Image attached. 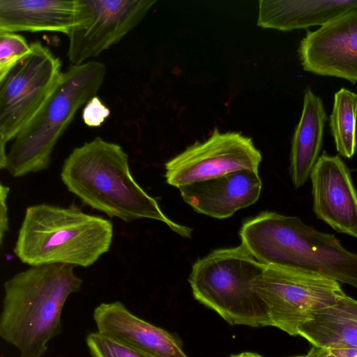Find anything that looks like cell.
Segmentation results:
<instances>
[{
  "instance_id": "1",
  "label": "cell",
  "mask_w": 357,
  "mask_h": 357,
  "mask_svg": "<svg viewBox=\"0 0 357 357\" xmlns=\"http://www.w3.org/2000/svg\"><path fill=\"white\" fill-rule=\"evenodd\" d=\"M61 178L84 204L109 217L126 222L153 219L182 237L192 236V228L169 219L156 199L136 182L128 156L119 144L96 137L74 149L63 162Z\"/></svg>"
},
{
  "instance_id": "2",
  "label": "cell",
  "mask_w": 357,
  "mask_h": 357,
  "mask_svg": "<svg viewBox=\"0 0 357 357\" xmlns=\"http://www.w3.org/2000/svg\"><path fill=\"white\" fill-rule=\"evenodd\" d=\"M73 269L62 264L34 266L4 282L0 336L20 357H43L47 343L61 333L63 306L82 284Z\"/></svg>"
},
{
  "instance_id": "3",
  "label": "cell",
  "mask_w": 357,
  "mask_h": 357,
  "mask_svg": "<svg viewBox=\"0 0 357 357\" xmlns=\"http://www.w3.org/2000/svg\"><path fill=\"white\" fill-rule=\"evenodd\" d=\"M112 223L83 212L75 204L28 207L14 252L31 266L62 264L88 267L110 248Z\"/></svg>"
},
{
  "instance_id": "4",
  "label": "cell",
  "mask_w": 357,
  "mask_h": 357,
  "mask_svg": "<svg viewBox=\"0 0 357 357\" xmlns=\"http://www.w3.org/2000/svg\"><path fill=\"white\" fill-rule=\"evenodd\" d=\"M105 74V64L96 61L63 72L49 98L13 139L3 169L14 177L46 169L58 140L77 111L96 96Z\"/></svg>"
},
{
  "instance_id": "5",
  "label": "cell",
  "mask_w": 357,
  "mask_h": 357,
  "mask_svg": "<svg viewBox=\"0 0 357 357\" xmlns=\"http://www.w3.org/2000/svg\"><path fill=\"white\" fill-rule=\"evenodd\" d=\"M265 266L241 244L219 248L193 264L188 282L194 298L229 324L266 326L265 305L252 287Z\"/></svg>"
},
{
  "instance_id": "6",
  "label": "cell",
  "mask_w": 357,
  "mask_h": 357,
  "mask_svg": "<svg viewBox=\"0 0 357 357\" xmlns=\"http://www.w3.org/2000/svg\"><path fill=\"white\" fill-rule=\"evenodd\" d=\"M252 287L265 305L269 326L293 336L312 314L345 295L333 278L291 266H266Z\"/></svg>"
},
{
  "instance_id": "7",
  "label": "cell",
  "mask_w": 357,
  "mask_h": 357,
  "mask_svg": "<svg viewBox=\"0 0 357 357\" xmlns=\"http://www.w3.org/2000/svg\"><path fill=\"white\" fill-rule=\"evenodd\" d=\"M31 53L0 82V167L3 169L6 144L15 138L49 98L63 73L52 51L36 41Z\"/></svg>"
},
{
  "instance_id": "8",
  "label": "cell",
  "mask_w": 357,
  "mask_h": 357,
  "mask_svg": "<svg viewBox=\"0 0 357 357\" xmlns=\"http://www.w3.org/2000/svg\"><path fill=\"white\" fill-rule=\"evenodd\" d=\"M155 0H77L75 24L67 35L73 66L98 56L119 43L144 17Z\"/></svg>"
},
{
  "instance_id": "9",
  "label": "cell",
  "mask_w": 357,
  "mask_h": 357,
  "mask_svg": "<svg viewBox=\"0 0 357 357\" xmlns=\"http://www.w3.org/2000/svg\"><path fill=\"white\" fill-rule=\"evenodd\" d=\"M261 159L251 138L215 128L205 141L196 142L167 161L165 176L169 185L179 188L242 169L259 172Z\"/></svg>"
},
{
  "instance_id": "10",
  "label": "cell",
  "mask_w": 357,
  "mask_h": 357,
  "mask_svg": "<svg viewBox=\"0 0 357 357\" xmlns=\"http://www.w3.org/2000/svg\"><path fill=\"white\" fill-rule=\"evenodd\" d=\"M298 53L305 71L357 83V3L318 29L307 31Z\"/></svg>"
},
{
  "instance_id": "11",
  "label": "cell",
  "mask_w": 357,
  "mask_h": 357,
  "mask_svg": "<svg viewBox=\"0 0 357 357\" xmlns=\"http://www.w3.org/2000/svg\"><path fill=\"white\" fill-rule=\"evenodd\" d=\"M310 178L317 218L336 231L357 238V192L342 159L324 151Z\"/></svg>"
},
{
  "instance_id": "12",
  "label": "cell",
  "mask_w": 357,
  "mask_h": 357,
  "mask_svg": "<svg viewBox=\"0 0 357 357\" xmlns=\"http://www.w3.org/2000/svg\"><path fill=\"white\" fill-rule=\"evenodd\" d=\"M97 332L151 357H188L176 336L129 311L120 301L102 303L93 314Z\"/></svg>"
},
{
  "instance_id": "13",
  "label": "cell",
  "mask_w": 357,
  "mask_h": 357,
  "mask_svg": "<svg viewBox=\"0 0 357 357\" xmlns=\"http://www.w3.org/2000/svg\"><path fill=\"white\" fill-rule=\"evenodd\" d=\"M262 182L259 172L242 169L178 188L183 201L196 212L225 219L259 199Z\"/></svg>"
},
{
  "instance_id": "14",
  "label": "cell",
  "mask_w": 357,
  "mask_h": 357,
  "mask_svg": "<svg viewBox=\"0 0 357 357\" xmlns=\"http://www.w3.org/2000/svg\"><path fill=\"white\" fill-rule=\"evenodd\" d=\"M291 266L316 271L357 289V254L344 248L335 235L302 220Z\"/></svg>"
},
{
  "instance_id": "15",
  "label": "cell",
  "mask_w": 357,
  "mask_h": 357,
  "mask_svg": "<svg viewBox=\"0 0 357 357\" xmlns=\"http://www.w3.org/2000/svg\"><path fill=\"white\" fill-rule=\"evenodd\" d=\"M77 0H0V31H55L68 35Z\"/></svg>"
},
{
  "instance_id": "16",
  "label": "cell",
  "mask_w": 357,
  "mask_h": 357,
  "mask_svg": "<svg viewBox=\"0 0 357 357\" xmlns=\"http://www.w3.org/2000/svg\"><path fill=\"white\" fill-rule=\"evenodd\" d=\"M327 115L322 100L307 87L291 140L289 174L296 189L310 178L321 150Z\"/></svg>"
},
{
  "instance_id": "17",
  "label": "cell",
  "mask_w": 357,
  "mask_h": 357,
  "mask_svg": "<svg viewBox=\"0 0 357 357\" xmlns=\"http://www.w3.org/2000/svg\"><path fill=\"white\" fill-rule=\"evenodd\" d=\"M356 3L357 0H261L257 25L283 31L321 26Z\"/></svg>"
},
{
  "instance_id": "18",
  "label": "cell",
  "mask_w": 357,
  "mask_h": 357,
  "mask_svg": "<svg viewBox=\"0 0 357 357\" xmlns=\"http://www.w3.org/2000/svg\"><path fill=\"white\" fill-rule=\"evenodd\" d=\"M298 333L312 345L357 349V301L345 294L335 304L312 314Z\"/></svg>"
},
{
  "instance_id": "19",
  "label": "cell",
  "mask_w": 357,
  "mask_h": 357,
  "mask_svg": "<svg viewBox=\"0 0 357 357\" xmlns=\"http://www.w3.org/2000/svg\"><path fill=\"white\" fill-rule=\"evenodd\" d=\"M357 93L341 88L334 95L329 126L339 155L351 158L357 149Z\"/></svg>"
},
{
  "instance_id": "20",
  "label": "cell",
  "mask_w": 357,
  "mask_h": 357,
  "mask_svg": "<svg viewBox=\"0 0 357 357\" xmlns=\"http://www.w3.org/2000/svg\"><path fill=\"white\" fill-rule=\"evenodd\" d=\"M31 51L22 36L0 31V82Z\"/></svg>"
},
{
  "instance_id": "21",
  "label": "cell",
  "mask_w": 357,
  "mask_h": 357,
  "mask_svg": "<svg viewBox=\"0 0 357 357\" xmlns=\"http://www.w3.org/2000/svg\"><path fill=\"white\" fill-rule=\"evenodd\" d=\"M86 343L91 357H151L97 331L86 335Z\"/></svg>"
},
{
  "instance_id": "22",
  "label": "cell",
  "mask_w": 357,
  "mask_h": 357,
  "mask_svg": "<svg viewBox=\"0 0 357 357\" xmlns=\"http://www.w3.org/2000/svg\"><path fill=\"white\" fill-rule=\"evenodd\" d=\"M109 114V108L99 98L94 96L84 105L82 119L84 123L89 127H99Z\"/></svg>"
},
{
  "instance_id": "23",
  "label": "cell",
  "mask_w": 357,
  "mask_h": 357,
  "mask_svg": "<svg viewBox=\"0 0 357 357\" xmlns=\"http://www.w3.org/2000/svg\"><path fill=\"white\" fill-rule=\"evenodd\" d=\"M10 188L0 185V242L3 243L4 234L8 231V207L6 200L9 193Z\"/></svg>"
},
{
  "instance_id": "24",
  "label": "cell",
  "mask_w": 357,
  "mask_h": 357,
  "mask_svg": "<svg viewBox=\"0 0 357 357\" xmlns=\"http://www.w3.org/2000/svg\"><path fill=\"white\" fill-rule=\"evenodd\" d=\"M305 357H337L331 349L313 345Z\"/></svg>"
},
{
  "instance_id": "25",
  "label": "cell",
  "mask_w": 357,
  "mask_h": 357,
  "mask_svg": "<svg viewBox=\"0 0 357 357\" xmlns=\"http://www.w3.org/2000/svg\"><path fill=\"white\" fill-rule=\"evenodd\" d=\"M229 357H263L262 356L253 352H242L238 354H232Z\"/></svg>"
},
{
  "instance_id": "26",
  "label": "cell",
  "mask_w": 357,
  "mask_h": 357,
  "mask_svg": "<svg viewBox=\"0 0 357 357\" xmlns=\"http://www.w3.org/2000/svg\"><path fill=\"white\" fill-rule=\"evenodd\" d=\"M296 357H305V356H296Z\"/></svg>"
}]
</instances>
